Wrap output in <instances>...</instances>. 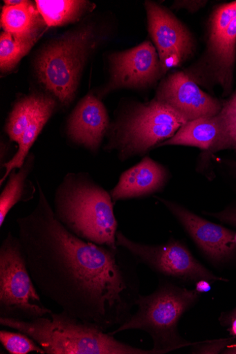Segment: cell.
<instances>
[{
	"mask_svg": "<svg viewBox=\"0 0 236 354\" xmlns=\"http://www.w3.org/2000/svg\"><path fill=\"white\" fill-rule=\"evenodd\" d=\"M39 199L17 219L30 276L41 294L67 314L107 332L131 315L140 283L119 248L85 241L57 218L37 180Z\"/></svg>",
	"mask_w": 236,
	"mask_h": 354,
	"instance_id": "obj_1",
	"label": "cell"
},
{
	"mask_svg": "<svg viewBox=\"0 0 236 354\" xmlns=\"http://www.w3.org/2000/svg\"><path fill=\"white\" fill-rule=\"evenodd\" d=\"M53 211L63 226L78 237L118 249V221L110 192L87 173L67 174L57 187Z\"/></svg>",
	"mask_w": 236,
	"mask_h": 354,
	"instance_id": "obj_2",
	"label": "cell"
},
{
	"mask_svg": "<svg viewBox=\"0 0 236 354\" xmlns=\"http://www.w3.org/2000/svg\"><path fill=\"white\" fill-rule=\"evenodd\" d=\"M0 325L27 335L46 354H155L121 342L62 310L30 321L0 317Z\"/></svg>",
	"mask_w": 236,
	"mask_h": 354,
	"instance_id": "obj_3",
	"label": "cell"
},
{
	"mask_svg": "<svg viewBox=\"0 0 236 354\" xmlns=\"http://www.w3.org/2000/svg\"><path fill=\"white\" fill-rule=\"evenodd\" d=\"M198 292L171 283H161L156 290L147 296L139 295L136 306L138 309L123 324L113 332L140 330L146 332L154 343L155 354H162L197 343L183 340L178 334L177 326L183 314L197 301Z\"/></svg>",
	"mask_w": 236,
	"mask_h": 354,
	"instance_id": "obj_4",
	"label": "cell"
},
{
	"mask_svg": "<svg viewBox=\"0 0 236 354\" xmlns=\"http://www.w3.org/2000/svg\"><path fill=\"white\" fill-rule=\"evenodd\" d=\"M96 43L93 26L87 24L51 41L38 55L35 66L38 80L62 106H69L74 101Z\"/></svg>",
	"mask_w": 236,
	"mask_h": 354,
	"instance_id": "obj_5",
	"label": "cell"
},
{
	"mask_svg": "<svg viewBox=\"0 0 236 354\" xmlns=\"http://www.w3.org/2000/svg\"><path fill=\"white\" fill-rule=\"evenodd\" d=\"M188 121L170 106L154 99L127 110L114 124L109 148L123 160L143 155L171 139Z\"/></svg>",
	"mask_w": 236,
	"mask_h": 354,
	"instance_id": "obj_6",
	"label": "cell"
},
{
	"mask_svg": "<svg viewBox=\"0 0 236 354\" xmlns=\"http://www.w3.org/2000/svg\"><path fill=\"white\" fill-rule=\"evenodd\" d=\"M236 62V1L215 7L210 16L203 54L183 72L198 85H217L227 96L232 90Z\"/></svg>",
	"mask_w": 236,
	"mask_h": 354,
	"instance_id": "obj_7",
	"label": "cell"
},
{
	"mask_svg": "<svg viewBox=\"0 0 236 354\" xmlns=\"http://www.w3.org/2000/svg\"><path fill=\"white\" fill-rule=\"evenodd\" d=\"M37 289L20 240L10 232L0 247V317L30 321L50 315Z\"/></svg>",
	"mask_w": 236,
	"mask_h": 354,
	"instance_id": "obj_8",
	"label": "cell"
},
{
	"mask_svg": "<svg viewBox=\"0 0 236 354\" xmlns=\"http://www.w3.org/2000/svg\"><path fill=\"white\" fill-rule=\"evenodd\" d=\"M116 244L129 252L138 263H144L158 274L185 281H226L207 270L179 241L172 240L163 245H147L132 241L118 232Z\"/></svg>",
	"mask_w": 236,
	"mask_h": 354,
	"instance_id": "obj_9",
	"label": "cell"
},
{
	"mask_svg": "<svg viewBox=\"0 0 236 354\" xmlns=\"http://www.w3.org/2000/svg\"><path fill=\"white\" fill-rule=\"evenodd\" d=\"M148 29L157 50L163 76L190 59L196 41L190 30L170 10L147 1Z\"/></svg>",
	"mask_w": 236,
	"mask_h": 354,
	"instance_id": "obj_10",
	"label": "cell"
},
{
	"mask_svg": "<svg viewBox=\"0 0 236 354\" xmlns=\"http://www.w3.org/2000/svg\"><path fill=\"white\" fill-rule=\"evenodd\" d=\"M111 77L103 94L120 88H145L163 77L155 46L149 41L110 56Z\"/></svg>",
	"mask_w": 236,
	"mask_h": 354,
	"instance_id": "obj_11",
	"label": "cell"
},
{
	"mask_svg": "<svg viewBox=\"0 0 236 354\" xmlns=\"http://www.w3.org/2000/svg\"><path fill=\"white\" fill-rule=\"evenodd\" d=\"M154 99L182 115L188 122L220 113L224 103L202 91L183 72L165 77L160 83Z\"/></svg>",
	"mask_w": 236,
	"mask_h": 354,
	"instance_id": "obj_12",
	"label": "cell"
},
{
	"mask_svg": "<svg viewBox=\"0 0 236 354\" xmlns=\"http://www.w3.org/2000/svg\"><path fill=\"white\" fill-rule=\"evenodd\" d=\"M181 222L193 241L211 259L223 261L236 249L235 232L194 214L180 205L158 197Z\"/></svg>",
	"mask_w": 236,
	"mask_h": 354,
	"instance_id": "obj_13",
	"label": "cell"
},
{
	"mask_svg": "<svg viewBox=\"0 0 236 354\" xmlns=\"http://www.w3.org/2000/svg\"><path fill=\"white\" fill-rule=\"evenodd\" d=\"M110 128L109 117L102 102L87 94L71 113L66 135L75 143L96 151Z\"/></svg>",
	"mask_w": 236,
	"mask_h": 354,
	"instance_id": "obj_14",
	"label": "cell"
},
{
	"mask_svg": "<svg viewBox=\"0 0 236 354\" xmlns=\"http://www.w3.org/2000/svg\"><path fill=\"white\" fill-rule=\"evenodd\" d=\"M170 178L165 167L145 156L140 163L122 174L110 191L114 204L117 201L149 196L165 187Z\"/></svg>",
	"mask_w": 236,
	"mask_h": 354,
	"instance_id": "obj_15",
	"label": "cell"
},
{
	"mask_svg": "<svg viewBox=\"0 0 236 354\" xmlns=\"http://www.w3.org/2000/svg\"><path fill=\"white\" fill-rule=\"evenodd\" d=\"M193 147L216 152L225 149V129L217 115L201 118L185 122L171 139L158 146Z\"/></svg>",
	"mask_w": 236,
	"mask_h": 354,
	"instance_id": "obj_16",
	"label": "cell"
},
{
	"mask_svg": "<svg viewBox=\"0 0 236 354\" xmlns=\"http://www.w3.org/2000/svg\"><path fill=\"white\" fill-rule=\"evenodd\" d=\"M46 25L37 5L24 1L17 6H6L1 14L4 31L24 41H37Z\"/></svg>",
	"mask_w": 236,
	"mask_h": 354,
	"instance_id": "obj_17",
	"label": "cell"
},
{
	"mask_svg": "<svg viewBox=\"0 0 236 354\" xmlns=\"http://www.w3.org/2000/svg\"><path fill=\"white\" fill-rule=\"evenodd\" d=\"M57 105V100L53 96L47 95L36 115L21 136L18 142L17 152L9 162L4 164V176L0 181L1 185L14 170L19 169L23 166L31 147L35 144L45 125L53 115Z\"/></svg>",
	"mask_w": 236,
	"mask_h": 354,
	"instance_id": "obj_18",
	"label": "cell"
},
{
	"mask_svg": "<svg viewBox=\"0 0 236 354\" xmlns=\"http://www.w3.org/2000/svg\"><path fill=\"white\" fill-rule=\"evenodd\" d=\"M33 156L26 159L19 171L14 170L0 195V226L3 227L11 209L19 203L28 202L35 197L37 187L28 179L33 168Z\"/></svg>",
	"mask_w": 236,
	"mask_h": 354,
	"instance_id": "obj_19",
	"label": "cell"
},
{
	"mask_svg": "<svg viewBox=\"0 0 236 354\" xmlns=\"http://www.w3.org/2000/svg\"><path fill=\"white\" fill-rule=\"evenodd\" d=\"M35 3L48 27L77 22L93 9V6L89 2L80 0H38Z\"/></svg>",
	"mask_w": 236,
	"mask_h": 354,
	"instance_id": "obj_20",
	"label": "cell"
},
{
	"mask_svg": "<svg viewBox=\"0 0 236 354\" xmlns=\"http://www.w3.org/2000/svg\"><path fill=\"white\" fill-rule=\"evenodd\" d=\"M46 95L30 94L15 104L5 127L6 132L11 141L18 144L26 128L36 115Z\"/></svg>",
	"mask_w": 236,
	"mask_h": 354,
	"instance_id": "obj_21",
	"label": "cell"
},
{
	"mask_svg": "<svg viewBox=\"0 0 236 354\" xmlns=\"http://www.w3.org/2000/svg\"><path fill=\"white\" fill-rule=\"evenodd\" d=\"M37 43L24 41L3 31L0 37V69L3 73L12 71L21 59Z\"/></svg>",
	"mask_w": 236,
	"mask_h": 354,
	"instance_id": "obj_22",
	"label": "cell"
},
{
	"mask_svg": "<svg viewBox=\"0 0 236 354\" xmlns=\"http://www.w3.org/2000/svg\"><path fill=\"white\" fill-rule=\"evenodd\" d=\"M0 342L10 354H28L33 352L46 354L45 351L37 342L19 331H0Z\"/></svg>",
	"mask_w": 236,
	"mask_h": 354,
	"instance_id": "obj_23",
	"label": "cell"
},
{
	"mask_svg": "<svg viewBox=\"0 0 236 354\" xmlns=\"http://www.w3.org/2000/svg\"><path fill=\"white\" fill-rule=\"evenodd\" d=\"M208 3V1H199V0H180V1H175L172 6L174 10H186L189 12L194 13L198 12L200 9L203 8Z\"/></svg>",
	"mask_w": 236,
	"mask_h": 354,
	"instance_id": "obj_24",
	"label": "cell"
},
{
	"mask_svg": "<svg viewBox=\"0 0 236 354\" xmlns=\"http://www.w3.org/2000/svg\"><path fill=\"white\" fill-rule=\"evenodd\" d=\"M211 215L222 222L233 225L236 227V205L228 207L225 210L218 213H206Z\"/></svg>",
	"mask_w": 236,
	"mask_h": 354,
	"instance_id": "obj_25",
	"label": "cell"
},
{
	"mask_svg": "<svg viewBox=\"0 0 236 354\" xmlns=\"http://www.w3.org/2000/svg\"><path fill=\"white\" fill-rule=\"evenodd\" d=\"M228 339L202 344L196 347L194 353H219L228 343Z\"/></svg>",
	"mask_w": 236,
	"mask_h": 354,
	"instance_id": "obj_26",
	"label": "cell"
},
{
	"mask_svg": "<svg viewBox=\"0 0 236 354\" xmlns=\"http://www.w3.org/2000/svg\"><path fill=\"white\" fill-rule=\"evenodd\" d=\"M211 286L207 280H199L196 284L195 290L198 293H207L210 291Z\"/></svg>",
	"mask_w": 236,
	"mask_h": 354,
	"instance_id": "obj_27",
	"label": "cell"
},
{
	"mask_svg": "<svg viewBox=\"0 0 236 354\" xmlns=\"http://www.w3.org/2000/svg\"><path fill=\"white\" fill-rule=\"evenodd\" d=\"M24 1H12V0H10V1H4L6 6H17L20 4H21Z\"/></svg>",
	"mask_w": 236,
	"mask_h": 354,
	"instance_id": "obj_28",
	"label": "cell"
},
{
	"mask_svg": "<svg viewBox=\"0 0 236 354\" xmlns=\"http://www.w3.org/2000/svg\"><path fill=\"white\" fill-rule=\"evenodd\" d=\"M230 333L231 335L236 336V317L233 320Z\"/></svg>",
	"mask_w": 236,
	"mask_h": 354,
	"instance_id": "obj_29",
	"label": "cell"
},
{
	"mask_svg": "<svg viewBox=\"0 0 236 354\" xmlns=\"http://www.w3.org/2000/svg\"><path fill=\"white\" fill-rule=\"evenodd\" d=\"M224 353L236 354V346L232 348H228L224 351Z\"/></svg>",
	"mask_w": 236,
	"mask_h": 354,
	"instance_id": "obj_30",
	"label": "cell"
},
{
	"mask_svg": "<svg viewBox=\"0 0 236 354\" xmlns=\"http://www.w3.org/2000/svg\"><path fill=\"white\" fill-rule=\"evenodd\" d=\"M233 171H234L235 174H236V164H235V165L233 166Z\"/></svg>",
	"mask_w": 236,
	"mask_h": 354,
	"instance_id": "obj_31",
	"label": "cell"
},
{
	"mask_svg": "<svg viewBox=\"0 0 236 354\" xmlns=\"http://www.w3.org/2000/svg\"><path fill=\"white\" fill-rule=\"evenodd\" d=\"M234 242L236 245V233L235 234V236H234Z\"/></svg>",
	"mask_w": 236,
	"mask_h": 354,
	"instance_id": "obj_32",
	"label": "cell"
},
{
	"mask_svg": "<svg viewBox=\"0 0 236 354\" xmlns=\"http://www.w3.org/2000/svg\"><path fill=\"white\" fill-rule=\"evenodd\" d=\"M234 317H236V311H235V314H234Z\"/></svg>",
	"mask_w": 236,
	"mask_h": 354,
	"instance_id": "obj_33",
	"label": "cell"
}]
</instances>
